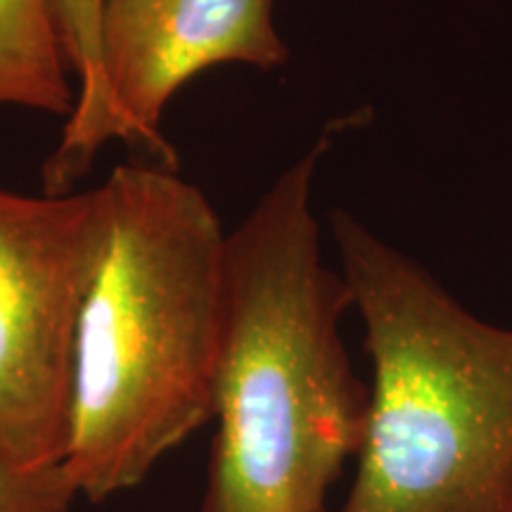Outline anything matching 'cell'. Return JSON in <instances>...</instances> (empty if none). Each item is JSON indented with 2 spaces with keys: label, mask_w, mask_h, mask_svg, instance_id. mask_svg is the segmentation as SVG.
Instances as JSON below:
<instances>
[{
  "label": "cell",
  "mask_w": 512,
  "mask_h": 512,
  "mask_svg": "<svg viewBox=\"0 0 512 512\" xmlns=\"http://www.w3.org/2000/svg\"><path fill=\"white\" fill-rule=\"evenodd\" d=\"M95 202L62 463L88 503L133 491L211 422L228 240L174 166L119 164Z\"/></svg>",
  "instance_id": "obj_2"
},
{
  "label": "cell",
  "mask_w": 512,
  "mask_h": 512,
  "mask_svg": "<svg viewBox=\"0 0 512 512\" xmlns=\"http://www.w3.org/2000/svg\"><path fill=\"white\" fill-rule=\"evenodd\" d=\"M95 221V188H0V458L10 463H64Z\"/></svg>",
  "instance_id": "obj_4"
},
{
  "label": "cell",
  "mask_w": 512,
  "mask_h": 512,
  "mask_svg": "<svg viewBox=\"0 0 512 512\" xmlns=\"http://www.w3.org/2000/svg\"><path fill=\"white\" fill-rule=\"evenodd\" d=\"M339 117L226 240V306L200 512H330L332 486L361 451L368 384L342 320L354 309L323 261L313 181Z\"/></svg>",
  "instance_id": "obj_1"
},
{
  "label": "cell",
  "mask_w": 512,
  "mask_h": 512,
  "mask_svg": "<svg viewBox=\"0 0 512 512\" xmlns=\"http://www.w3.org/2000/svg\"><path fill=\"white\" fill-rule=\"evenodd\" d=\"M100 5L102 0H55L64 55L72 67L76 102L62 138L43 166V190L50 195L72 192L88 174L102 150V69H100Z\"/></svg>",
  "instance_id": "obj_7"
},
{
  "label": "cell",
  "mask_w": 512,
  "mask_h": 512,
  "mask_svg": "<svg viewBox=\"0 0 512 512\" xmlns=\"http://www.w3.org/2000/svg\"><path fill=\"white\" fill-rule=\"evenodd\" d=\"M81 501L64 465H17L0 458V512H72Z\"/></svg>",
  "instance_id": "obj_8"
},
{
  "label": "cell",
  "mask_w": 512,
  "mask_h": 512,
  "mask_svg": "<svg viewBox=\"0 0 512 512\" xmlns=\"http://www.w3.org/2000/svg\"><path fill=\"white\" fill-rule=\"evenodd\" d=\"M72 79L55 0H0V107L69 117Z\"/></svg>",
  "instance_id": "obj_6"
},
{
  "label": "cell",
  "mask_w": 512,
  "mask_h": 512,
  "mask_svg": "<svg viewBox=\"0 0 512 512\" xmlns=\"http://www.w3.org/2000/svg\"><path fill=\"white\" fill-rule=\"evenodd\" d=\"M330 230L373 368L335 512H512V328L467 311L349 211Z\"/></svg>",
  "instance_id": "obj_3"
},
{
  "label": "cell",
  "mask_w": 512,
  "mask_h": 512,
  "mask_svg": "<svg viewBox=\"0 0 512 512\" xmlns=\"http://www.w3.org/2000/svg\"><path fill=\"white\" fill-rule=\"evenodd\" d=\"M275 0H102V145H140L174 166L162 133L169 102L185 83L221 64L273 72L290 48L273 17Z\"/></svg>",
  "instance_id": "obj_5"
}]
</instances>
